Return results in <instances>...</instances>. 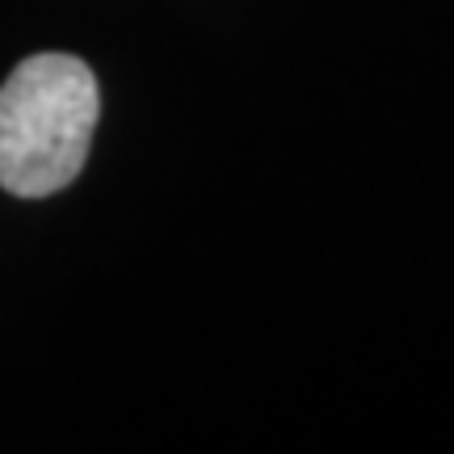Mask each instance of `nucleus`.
Returning <instances> with one entry per match:
<instances>
[{"mask_svg":"<svg viewBox=\"0 0 454 454\" xmlns=\"http://www.w3.org/2000/svg\"><path fill=\"white\" fill-rule=\"evenodd\" d=\"M101 118L93 67L76 55H30L0 84V190L51 198L76 181Z\"/></svg>","mask_w":454,"mask_h":454,"instance_id":"f257e3e1","label":"nucleus"}]
</instances>
